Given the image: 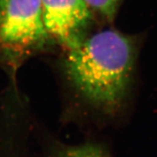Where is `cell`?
<instances>
[{"label":"cell","mask_w":157,"mask_h":157,"mask_svg":"<svg viewBox=\"0 0 157 157\" xmlns=\"http://www.w3.org/2000/svg\"><path fill=\"white\" fill-rule=\"evenodd\" d=\"M91 11L112 21L115 17L121 0H85Z\"/></svg>","instance_id":"5"},{"label":"cell","mask_w":157,"mask_h":157,"mask_svg":"<svg viewBox=\"0 0 157 157\" xmlns=\"http://www.w3.org/2000/svg\"><path fill=\"white\" fill-rule=\"evenodd\" d=\"M54 157H111L103 147L95 143H85L80 145L58 148Z\"/></svg>","instance_id":"4"},{"label":"cell","mask_w":157,"mask_h":157,"mask_svg":"<svg viewBox=\"0 0 157 157\" xmlns=\"http://www.w3.org/2000/svg\"><path fill=\"white\" fill-rule=\"evenodd\" d=\"M136 58L135 40L109 29L98 32L69 50L64 70L85 99L105 112H114L125 98Z\"/></svg>","instance_id":"1"},{"label":"cell","mask_w":157,"mask_h":157,"mask_svg":"<svg viewBox=\"0 0 157 157\" xmlns=\"http://www.w3.org/2000/svg\"><path fill=\"white\" fill-rule=\"evenodd\" d=\"M43 20L49 35L69 50L85 38L91 10L85 0H42Z\"/></svg>","instance_id":"3"},{"label":"cell","mask_w":157,"mask_h":157,"mask_svg":"<svg viewBox=\"0 0 157 157\" xmlns=\"http://www.w3.org/2000/svg\"><path fill=\"white\" fill-rule=\"evenodd\" d=\"M42 0H0V46L23 54L42 46L48 38Z\"/></svg>","instance_id":"2"}]
</instances>
